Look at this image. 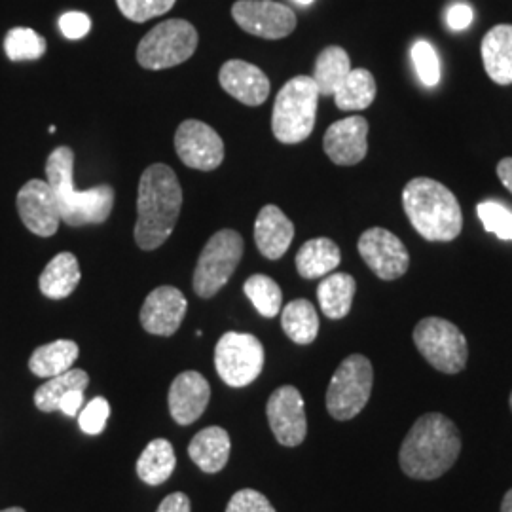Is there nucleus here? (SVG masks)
<instances>
[{"mask_svg": "<svg viewBox=\"0 0 512 512\" xmlns=\"http://www.w3.org/2000/svg\"><path fill=\"white\" fill-rule=\"evenodd\" d=\"M183 207V188L175 171L165 164L147 167L137 192L135 241L143 251L164 245L175 230Z\"/></svg>", "mask_w": 512, "mask_h": 512, "instance_id": "1", "label": "nucleus"}, {"mask_svg": "<svg viewBox=\"0 0 512 512\" xmlns=\"http://www.w3.org/2000/svg\"><path fill=\"white\" fill-rule=\"evenodd\" d=\"M461 435L452 420L442 414H425L412 425L401 446V469L414 480H435L458 461Z\"/></svg>", "mask_w": 512, "mask_h": 512, "instance_id": "2", "label": "nucleus"}, {"mask_svg": "<svg viewBox=\"0 0 512 512\" xmlns=\"http://www.w3.org/2000/svg\"><path fill=\"white\" fill-rule=\"evenodd\" d=\"M74 152L69 147L55 148L46 162V181L54 190L61 222L80 228L103 224L114 207V190L109 184L93 186L84 192L74 188Z\"/></svg>", "mask_w": 512, "mask_h": 512, "instance_id": "3", "label": "nucleus"}, {"mask_svg": "<svg viewBox=\"0 0 512 512\" xmlns=\"http://www.w3.org/2000/svg\"><path fill=\"white\" fill-rule=\"evenodd\" d=\"M404 213L427 241H454L463 228L458 198L444 184L418 177L403 190Z\"/></svg>", "mask_w": 512, "mask_h": 512, "instance_id": "4", "label": "nucleus"}, {"mask_svg": "<svg viewBox=\"0 0 512 512\" xmlns=\"http://www.w3.org/2000/svg\"><path fill=\"white\" fill-rule=\"evenodd\" d=\"M319 90L311 76L291 78L277 93L272 114V131L283 145L306 141L315 128Z\"/></svg>", "mask_w": 512, "mask_h": 512, "instance_id": "5", "label": "nucleus"}, {"mask_svg": "<svg viewBox=\"0 0 512 512\" xmlns=\"http://www.w3.org/2000/svg\"><path fill=\"white\" fill-rule=\"evenodd\" d=\"M198 48V31L190 21L167 19L139 42L137 61L148 71H164L188 61Z\"/></svg>", "mask_w": 512, "mask_h": 512, "instance_id": "6", "label": "nucleus"}, {"mask_svg": "<svg viewBox=\"0 0 512 512\" xmlns=\"http://www.w3.org/2000/svg\"><path fill=\"white\" fill-rule=\"evenodd\" d=\"M374 384L372 363L365 355H349L336 368L327 389V410L334 420H353L363 412Z\"/></svg>", "mask_w": 512, "mask_h": 512, "instance_id": "7", "label": "nucleus"}, {"mask_svg": "<svg viewBox=\"0 0 512 512\" xmlns=\"http://www.w3.org/2000/svg\"><path fill=\"white\" fill-rule=\"evenodd\" d=\"M414 344L425 361L444 374H458L467 365V338L446 319H421L414 329Z\"/></svg>", "mask_w": 512, "mask_h": 512, "instance_id": "8", "label": "nucleus"}, {"mask_svg": "<svg viewBox=\"0 0 512 512\" xmlns=\"http://www.w3.org/2000/svg\"><path fill=\"white\" fill-rule=\"evenodd\" d=\"M245 243L236 230H220L205 243L194 270V291L213 298L230 281L243 256Z\"/></svg>", "mask_w": 512, "mask_h": 512, "instance_id": "9", "label": "nucleus"}, {"mask_svg": "<svg viewBox=\"0 0 512 512\" xmlns=\"http://www.w3.org/2000/svg\"><path fill=\"white\" fill-rule=\"evenodd\" d=\"M215 368L230 387L251 385L264 368V346L253 334L226 332L215 348Z\"/></svg>", "mask_w": 512, "mask_h": 512, "instance_id": "10", "label": "nucleus"}, {"mask_svg": "<svg viewBox=\"0 0 512 512\" xmlns=\"http://www.w3.org/2000/svg\"><path fill=\"white\" fill-rule=\"evenodd\" d=\"M232 18L249 35L266 40L289 37L296 29V14L275 0H238Z\"/></svg>", "mask_w": 512, "mask_h": 512, "instance_id": "11", "label": "nucleus"}, {"mask_svg": "<svg viewBox=\"0 0 512 512\" xmlns=\"http://www.w3.org/2000/svg\"><path fill=\"white\" fill-rule=\"evenodd\" d=\"M359 255L366 266L384 281H393L406 274L410 255L403 241L384 228H370L359 238Z\"/></svg>", "mask_w": 512, "mask_h": 512, "instance_id": "12", "label": "nucleus"}, {"mask_svg": "<svg viewBox=\"0 0 512 512\" xmlns=\"http://www.w3.org/2000/svg\"><path fill=\"white\" fill-rule=\"evenodd\" d=\"M175 150L186 167L213 171L224 160L219 133L200 120H184L175 133Z\"/></svg>", "mask_w": 512, "mask_h": 512, "instance_id": "13", "label": "nucleus"}, {"mask_svg": "<svg viewBox=\"0 0 512 512\" xmlns=\"http://www.w3.org/2000/svg\"><path fill=\"white\" fill-rule=\"evenodd\" d=\"M268 421L275 439L283 446H300L308 435V420L304 399L293 385L275 389L266 406Z\"/></svg>", "mask_w": 512, "mask_h": 512, "instance_id": "14", "label": "nucleus"}, {"mask_svg": "<svg viewBox=\"0 0 512 512\" xmlns=\"http://www.w3.org/2000/svg\"><path fill=\"white\" fill-rule=\"evenodd\" d=\"M19 219L35 236L50 238L61 224L59 205L48 181L33 179L18 192Z\"/></svg>", "mask_w": 512, "mask_h": 512, "instance_id": "15", "label": "nucleus"}, {"mask_svg": "<svg viewBox=\"0 0 512 512\" xmlns=\"http://www.w3.org/2000/svg\"><path fill=\"white\" fill-rule=\"evenodd\" d=\"M186 310V296L179 289L164 285L148 294L141 308V325L150 334L173 336L181 329Z\"/></svg>", "mask_w": 512, "mask_h": 512, "instance_id": "16", "label": "nucleus"}, {"mask_svg": "<svg viewBox=\"0 0 512 512\" xmlns=\"http://www.w3.org/2000/svg\"><path fill=\"white\" fill-rule=\"evenodd\" d=\"M211 399V385L200 372H181L169 387V414L179 425L200 420Z\"/></svg>", "mask_w": 512, "mask_h": 512, "instance_id": "17", "label": "nucleus"}, {"mask_svg": "<svg viewBox=\"0 0 512 512\" xmlns=\"http://www.w3.org/2000/svg\"><path fill=\"white\" fill-rule=\"evenodd\" d=\"M368 122L363 116H349L334 122L323 139L325 154L336 165H357L368 152Z\"/></svg>", "mask_w": 512, "mask_h": 512, "instance_id": "18", "label": "nucleus"}, {"mask_svg": "<svg viewBox=\"0 0 512 512\" xmlns=\"http://www.w3.org/2000/svg\"><path fill=\"white\" fill-rule=\"evenodd\" d=\"M220 86L247 107L262 105L270 95V80L256 65L230 59L220 67Z\"/></svg>", "mask_w": 512, "mask_h": 512, "instance_id": "19", "label": "nucleus"}, {"mask_svg": "<svg viewBox=\"0 0 512 512\" xmlns=\"http://www.w3.org/2000/svg\"><path fill=\"white\" fill-rule=\"evenodd\" d=\"M294 224L277 205H264L255 222V241L260 255L279 260L291 247Z\"/></svg>", "mask_w": 512, "mask_h": 512, "instance_id": "20", "label": "nucleus"}, {"mask_svg": "<svg viewBox=\"0 0 512 512\" xmlns=\"http://www.w3.org/2000/svg\"><path fill=\"white\" fill-rule=\"evenodd\" d=\"M230 450H232V442L230 435L226 429L222 427H205L194 439L190 440L188 446V454L190 459L202 469L203 473H219L228 459H230Z\"/></svg>", "mask_w": 512, "mask_h": 512, "instance_id": "21", "label": "nucleus"}, {"mask_svg": "<svg viewBox=\"0 0 512 512\" xmlns=\"http://www.w3.org/2000/svg\"><path fill=\"white\" fill-rule=\"evenodd\" d=\"M486 73L499 86L512 84V25H497L480 46Z\"/></svg>", "mask_w": 512, "mask_h": 512, "instance_id": "22", "label": "nucleus"}, {"mask_svg": "<svg viewBox=\"0 0 512 512\" xmlns=\"http://www.w3.org/2000/svg\"><path fill=\"white\" fill-rule=\"evenodd\" d=\"M82 279L80 264L69 251L55 255L38 279L40 293L52 300H63L74 293Z\"/></svg>", "mask_w": 512, "mask_h": 512, "instance_id": "23", "label": "nucleus"}, {"mask_svg": "<svg viewBox=\"0 0 512 512\" xmlns=\"http://www.w3.org/2000/svg\"><path fill=\"white\" fill-rule=\"evenodd\" d=\"M340 247L329 238L306 241L296 253V270L304 279H319L340 266Z\"/></svg>", "mask_w": 512, "mask_h": 512, "instance_id": "24", "label": "nucleus"}, {"mask_svg": "<svg viewBox=\"0 0 512 512\" xmlns=\"http://www.w3.org/2000/svg\"><path fill=\"white\" fill-rule=\"evenodd\" d=\"M78 344L73 340H55L52 344L40 346L29 359V370L38 378H54L71 370L78 359Z\"/></svg>", "mask_w": 512, "mask_h": 512, "instance_id": "25", "label": "nucleus"}, {"mask_svg": "<svg viewBox=\"0 0 512 512\" xmlns=\"http://www.w3.org/2000/svg\"><path fill=\"white\" fill-rule=\"evenodd\" d=\"M177 465L175 448L169 440L154 439L148 442L137 461V475L148 486H160L169 480Z\"/></svg>", "mask_w": 512, "mask_h": 512, "instance_id": "26", "label": "nucleus"}, {"mask_svg": "<svg viewBox=\"0 0 512 512\" xmlns=\"http://www.w3.org/2000/svg\"><path fill=\"white\" fill-rule=\"evenodd\" d=\"M349 73L351 61L348 52L340 46H329L317 57L311 78L319 90V95L330 97L344 84Z\"/></svg>", "mask_w": 512, "mask_h": 512, "instance_id": "27", "label": "nucleus"}, {"mask_svg": "<svg viewBox=\"0 0 512 512\" xmlns=\"http://www.w3.org/2000/svg\"><path fill=\"white\" fill-rule=\"evenodd\" d=\"M357 283L349 274H330L319 283L317 298L329 319H344L351 310Z\"/></svg>", "mask_w": 512, "mask_h": 512, "instance_id": "28", "label": "nucleus"}, {"mask_svg": "<svg viewBox=\"0 0 512 512\" xmlns=\"http://www.w3.org/2000/svg\"><path fill=\"white\" fill-rule=\"evenodd\" d=\"M281 327L294 344L308 346L319 334V315L310 300L298 298L281 310Z\"/></svg>", "mask_w": 512, "mask_h": 512, "instance_id": "29", "label": "nucleus"}, {"mask_svg": "<svg viewBox=\"0 0 512 512\" xmlns=\"http://www.w3.org/2000/svg\"><path fill=\"white\" fill-rule=\"evenodd\" d=\"M340 110H365L376 99V80L366 69H351L344 84L332 95Z\"/></svg>", "mask_w": 512, "mask_h": 512, "instance_id": "30", "label": "nucleus"}, {"mask_svg": "<svg viewBox=\"0 0 512 512\" xmlns=\"http://www.w3.org/2000/svg\"><path fill=\"white\" fill-rule=\"evenodd\" d=\"M90 384V376L86 370L71 368L59 376L50 378L46 384L40 385L35 391V404L40 412H55L59 401L65 393L73 389H86Z\"/></svg>", "mask_w": 512, "mask_h": 512, "instance_id": "31", "label": "nucleus"}, {"mask_svg": "<svg viewBox=\"0 0 512 512\" xmlns=\"http://www.w3.org/2000/svg\"><path fill=\"white\" fill-rule=\"evenodd\" d=\"M243 291L262 317L272 319L281 311L283 293H281V287L275 283L272 277L262 274L251 275L245 281Z\"/></svg>", "mask_w": 512, "mask_h": 512, "instance_id": "32", "label": "nucleus"}, {"mask_svg": "<svg viewBox=\"0 0 512 512\" xmlns=\"http://www.w3.org/2000/svg\"><path fill=\"white\" fill-rule=\"evenodd\" d=\"M46 38L27 27L10 29L4 38V50L10 61H35L46 54Z\"/></svg>", "mask_w": 512, "mask_h": 512, "instance_id": "33", "label": "nucleus"}, {"mask_svg": "<svg viewBox=\"0 0 512 512\" xmlns=\"http://www.w3.org/2000/svg\"><path fill=\"white\" fill-rule=\"evenodd\" d=\"M478 219L482 220V226L486 232L494 234L499 239L512 241V211L503 203L482 202L476 207Z\"/></svg>", "mask_w": 512, "mask_h": 512, "instance_id": "34", "label": "nucleus"}, {"mask_svg": "<svg viewBox=\"0 0 512 512\" xmlns=\"http://www.w3.org/2000/svg\"><path fill=\"white\" fill-rule=\"evenodd\" d=\"M412 61L416 73L425 86H437L440 82V61L437 50L427 40H418L412 46Z\"/></svg>", "mask_w": 512, "mask_h": 512, "instance_id": "35", "label": "nucleus"}, {"mask_svg": "<svg viewBox=\"0 0 512 512\" xmlns=\"http://www.w3.org/2000/svg\"><path fill=\"white\" fill-rule=\"evenodd\" d=\"M177 0H116L120 12L135 23H145L148 19L167 14Z\"/></svg>", "mask_w": 512, "mask_h": 512, "instance_id": "36", "label": "nucleus"}, {"mask_svg": "<svg viewBox=\"0 0 512 512\" xmlns=\"http://www.w3.org/2000/svg\"><path fill=\"white\" fill-rule=\"evenodd\" d=\"M110 416V404L105 397H95L90 403L86 404L80 414H78V423L80 429L86 435H99L105 431L107 421Z\"/></svg>", "mask_w": 512, "mask_h": 512, "instance_id": "37", "label": "nucleus"}, {"mask_svg": "<svg viewBox=\"0 0 512 512\" xmlns=\"http://www.w3.org/2000/svg\"><path fill=\"white\" fill-rule=\"evenodd\" d=\"M226 512H275V509L274 505L268 501V497L247 488L232 495Z\"/></svg>", "mask_w": 512, "mask_h": 512, "instance_id": "38", "label": "nucleus"}, {"mask_svg": "<svg viewBox=\"0 0 512 512\" xmlns=\"http://www.w3.org/2000/svg\"><path fill=\"white\" fill-rule=\"evenodd\" d=\"M59 29L69 40L84 38L92 29V19L84 12H67L59 18Z\"/></svg>", "mask_w": 512, "mask_h": 512, "instance_id": "39", "label": "nucleus"}, {"mask_svg": "<svg viewBox=\"0 0 512 512\" xmlns=\"http://www.w3.org/2000/svg\"><path fill=\"white\" fill-rule=\"evenodd\" d=\"M446 19H448V27L452 31H463V29H467L473 23V10L467 4H454L448 10Z\"/></svg>", "mask_w": 512, "mask_h": 512, "instance_id": "40", "label": "nucleus"}, {"mask_svg": "<svg viewBox=\"0 0 512 512\" xmlns=\"http://www.w3.org/2000/svg\"><path fill=\"white\" fill-rule=\"evenodd\" d=\"M84 391L86 389H73V391L65 393L59 401L57 410H61L65 416H71V418L78 416L80 410L84 408Z\"/></svg>", "mask_w": 512, "mask_h": 512, "instance_id": "41", "label": "nucleus"}, {"mask_svg": "<svg viewBox=\"0 0 512 512\" xmlns=\"http://www.w3.org/2000/svg\"><path fill=\"white\" fill-rule=\"evenodd\" d=\"M156 512H192L190 497L183 492L167 495Z\"/></svg>", "mask_w": 512, "mask_h": 512, "instance_id": "42", "label": "nucleus"}, {"mask_svg": "<svg viewBox=\"0 0 512 512\" xmlns=\"http://www.w3.org/2000/svg\"><path fill=\"white\" fill-rule=\"evenodd\" d=\"M497 177L501 179V183L505 184V188L512 194V158H503L497 164Z\"/></svg>", "mask_w": 512, "mask_h": 512, "instance_id": "43", "label": "nucleus"}, {"mask_svg": "<svg viewBox=\"0 0 512 512\" xmlns=\"http://www.w3.org/2000/svg\"><path fill=\"white\" fill-rule=\"evenodd\" d=\"M501 512H512V490H509V492L505 494V497H503Z\"/></svg>", "mask_w": 512, "mask_h": 512, "instance_id": "44", "label": "nucleus"}, {"mask_svg": "<svg viewBox=\"0 0 512 512\" xmlns=\"http://www.w3.org/2000/svg\"><path fill=\"white\" fill-rule=\"evenodd\" d=\"M0 512H27L25 509H21V507H10V509H4V511Z\"/></svg>", "mask_w": 512, "mask_h": 512, "instance_id": "45", "label": "nucleus"}, {"mask_svg": "<svg viewBox=\"0 0 512 512\" xmlns=\"http://www.w3.org/2000/svg\"><path fill=\"white\" fill-rule=\"evenodd\" d=\"M296 2H298V4H302V6H308V4H311L313 0H296Z\"/></svg>", "mask_w": 512, "mask_h": 512, "instance_id": "46", "label": "nucleus"}, {"mask_svg": "<svg viewBox=\"0 0 512 512\" xmlns=\"http://www.w3.org/2000/svg\"><path fill=\"white\" fill-rule=\"evenodd\" d=\"M511 410H512V393H511Z\"/></svg>", "mask_w": 512, "mask_h": 512, "instance_id": "47", "label": "nucleus"}]
</instances>
